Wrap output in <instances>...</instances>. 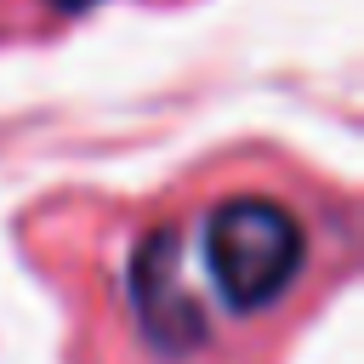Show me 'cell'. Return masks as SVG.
Wrapping results in <instances>:
<instances>
[{
	"mask_svg": "<svg viewBox=\"0 0 364 364\" xmlns=\"http://www.w3.org/2000/svg\"><path fill=\"white\" fill-rule=\"evenodd\" d=\"M68 364H273L353 267V193L267 142L46 216Z\"/></svg>",
	"mask_w": 364,
	"mask_h": 364,
	"instance_id": "obj_1",
	"label": "cell"
}]
</instances>
